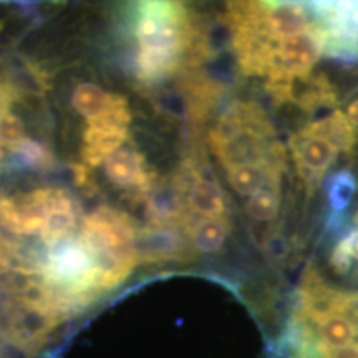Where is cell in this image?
I'll return each instance as SVG.
<instances>
[{
    "mask_svg": "<svg viewBox=\"0 0 358 358\" xmlns=\"http://www.w3.org/2000/svg\"><path fill=\"white\" fill-rule=\"evenodd\" d=\"M290 358H358V292L308 264L285 325Z\"/></svg>",
    "mask_w": 358,
    "mask_h": 358,
    "instance_id": "3957f363",
    "label": "cell"
},
{
    "mask_svg": "<svg viewBox=\"0 0 358 358\" xmlns=\"http://www.w3.org/2000/svg\"><path fill=\"white\" fill-rule=\"evenodd\" d=\"M131 122L128 105L123 98L111 95L108 108L96 118L90 120L85 133V158L92 166L100 164L111 153L120 150L128 136V124Z\"/></svg>",
    "mask_w": 358,
    "mask_h": 358,
    "instance_id": "ba28073f",
    "label": "cell"
},
{
    "mask_svg": "<svg viewBox=\"0 0 358 358\" xmlns=\"http://www.w3.org/2000/svg\"><path fill=\"white\" fill-rule=\"evenodd\" d=\"M138 77L159 82L181 66L192 40L186 8L173 2H145L133 22Z\"/></svg>",
    "mask_w": 358,
    "mask_h": 358,
    "instance_id": "5b68a950",
    "label": "cell"
},
{
    "mask_svg": "<svg viewBox=\"0 0 358 358\" xmlns=\"http://www.w3.org/2000/svg\"><path fill=\"white\" fill-rule=\"evenodd\" d=\"M357 145L358 131L338 105L308 116V122L294 129L289 140V163L307 199L317 194L340 158L355 153Z\"/></svg>",
    "mask_w": 358,
    "mask_h": 358,
    "instance_id": "277c9868",
    "label": "cell"
},
{
    "mask_svg": "<svg viewBox=\"0 0 358 358\" xmlns=\"http://www.w3.org/2000/svg\"><path fill=\"white\" fill-rule=\"evenodd\" d=\"M179 192L185 199L187 234L204 222L234 224L229 198L221 185L201 174L194 164L186 166L179 176Z\"/></svg>",
    "mask_w": 358,
    "mask_h": 358,
    "instance_id": "52a82bcc",
    "label": "cell"
},
{
    "mask_svg": "<svg viewBox=\"0 0 358 358\" xmlns=\"http://www.w3.org/2000/svg\"><path fill=\"white\" fill-rule=\"evenodd\" d=\"M211 148L254 239L277 252L292 174L289 153L266 106L254 98L232 100L213 128Z\"/></svg>",
    "mask_w": 358,
    "mask_h": 358,
    "instance_id": "6da1fadb",
    "label": "cell"
},
{
    "mask_svg": "<svg viewBox=\"0 0 358 358\" xmlns=\"http://www.w3.org/2000/svg\"><path fill=\"white\" fill-rule=\"evenodd\" d=\"M106 174L115 185L145 192L150 186L145 158L131 150L120 148L106 158Z\"/></svg>",
    "mask_w": 358,
    "mask_h": 358,
    "instance_id": "9c48e42d",
    "label": "cell"
},
{
    "mask_svg": "<svg viewBox=\"0 0 358 358\" xmlns=\"http://www.w3.org/2000/svg\"><path fill=\"white\" fill-rule=\"evenodd\" d=\"M353 289H355V287H353ZM357 292H358V289H357Z\"/></svg>",
    "mask_w": 358,
    "mask_h": 358,
    "instance_id": "8fae6325",
    "label": "cell"
},
{
    "mask_svg": "<svg viewBox=\"0 0 358 358\" xmlns=\"http://www.w3.org/2000/svg\"><path fill=\"white\" fill-rule=\"evenodd\" d=\"M226 25L239 71L275 105L295 106L319 77L322 53L308 2H231Z\"/></svg>",
    "mask_w": 358,
    "mask_h": 358,
    "instance_id": "7a4b0ae2",
    "label": "cell"
},
{
    "mask_svg": "<svg viewBox=\"0 0 358 358\" xmlns=\"http://www.w3.org/2000/svg\"><path fill=\"white\" fill-rule=\"evenodd\" d=\"M110 98L111 95L103 92L98 85L82 83L73 92V106L80 115L93 120L108 108Z\"/></svg>",
    "mask_w": 358,
    "mask_h": 358,
    "instance_id": "30bf717a",
    "label": "cell"
},
{
    "mask_svg": "<svg viewBox=\"0 0 358 358\" xmlns=\"http://www.w3.org/2000/svg\"><path fill=\"white\" fill-rule=\"evenodd\" d=\"M324 57L358 62V2H308Z\"/></svg>",
    "mask_w": 358,
    "mask_h": 358,
    "instance_id": "8992f818",
    "label": "cell"
}]
</instances>
